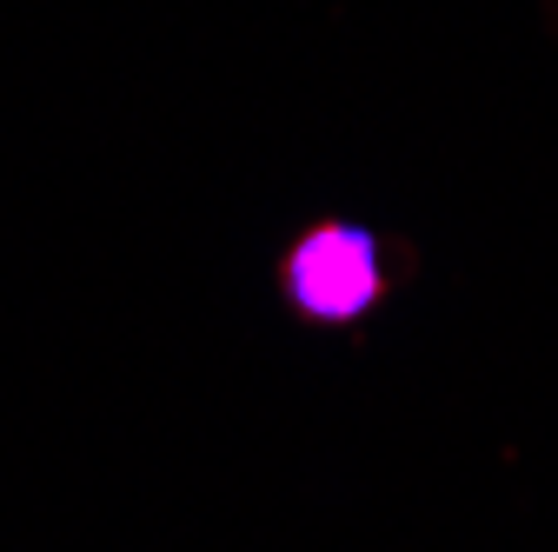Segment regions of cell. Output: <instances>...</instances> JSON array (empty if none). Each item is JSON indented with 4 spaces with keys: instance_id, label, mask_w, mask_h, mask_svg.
<instances>
[{
    "instance_id": "obj_1",
    "label": "cell",
    "mask_w": 558,
    "mask_h": 552,
    "mask_svg": "<svg viewBox=\"0 0 558 552\" xmlns=\"http://www.w3.org/2000/svg\"><path fill=\"white\" fill-rule=\"evenodd\" d=\"M287 293L306 320L319 326H345L360 320L379 293H386V266L366 227H313L293 253H287Z\"/></svg>"
}]
</instances>
